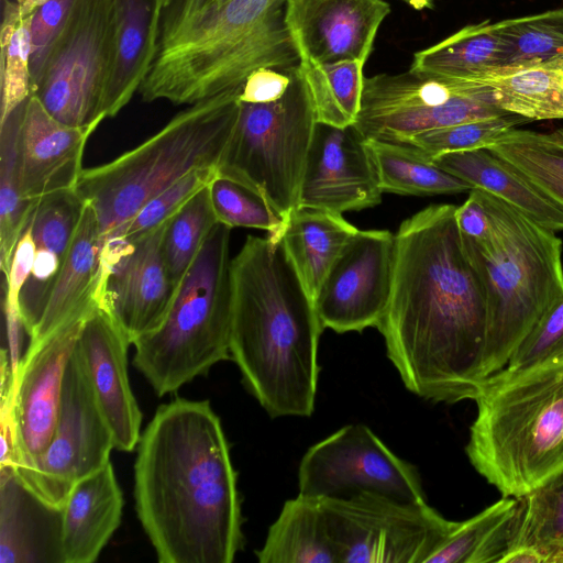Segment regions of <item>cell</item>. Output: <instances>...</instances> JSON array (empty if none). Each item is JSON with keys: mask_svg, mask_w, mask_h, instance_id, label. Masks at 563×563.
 <instances>
[{"mask_svg": "<svg viewBox=\"0 0 563 563\" xmlns=\"http://www.w3.org/2000/svg\"><path fill=\"white\" fill-rule=\"evenodd\" d=\"M36 245L27 224L14 250L9 273L4 278V306L20 310V295L31 275Z\"/></svg>", "mask_w": 563, "mask_h": 563, "instance_id": "46", "label": "cell"}, {"mask_svg": "<svg viewBox=\"0 0 563 563\" xmlns=\"http://www.w3.org/2000/svg\"><path fill=\"white\" fill-rule=\"evenodd\" d=\"M506 44L498 22L470 24L413 55L409 70L417 74L471 80L501 67Z\"/></svg>", "mask_w": 563, "mask_h": 563, "instance_id": "30", "label": "cell"}, {"mask_svg": "<svg viewBox=\"0 0 563 563\" xmlns=\"http://www.w3.org/2000/svg\"><path fill=\"white\" fill-rule=\"evenodd\" d=\"M112 433L100 411L77 343L66 364L52 439L21 484L49 507L62 509L71 488L110 462Z\"/></svg>", "mask_w": 563, "mask_h": 563, "instance_id": "13", "label": "cell"}, {"mask_svg": "<svg viewBox=\"0 0 563 563\" xmlns=\"http://www.w3.org/2000/svg\"><path fill=\"white\" fill-rule=\"evenodd\" d=\"M525 508L511 548H563V468L523 496Z\"/></svg>", "mask_w": 563, "mask_h": 563, "instance_id": "39", "label": "cell"}, {"mask_svg": "<svg viewBox=\"0 0 563 563\" xmlns=\"http://www.w3.org/2000/svg\"><path fill=\"white\" fill-rule=\"evenodd\" d=\"M286 1L229 0L161 31L143 101L190 106L241 87L261 67L298 64Z\"/></svg>", "mask_w": 563, "mask_h": 563, "instance_id": "4", "label": "cell"}, {"mask_svg": "<svg viewBox=\"0 0 563 563\" xmlns=\"http://www.w3.org/2000/svg\"><path fill=\"white\" fill-rule=\"evenodd\" d=\"M240 88L188 106L134 148L82 169L76 190L95 210L101 241L188 173L218 167L236 121Z\"/></svg>", "mask_w": 563, "mask_h": 563, "instance_id": "8", "label": "cell"}, {"mask_svg": "<svg viewBox=\"0 0 563 563\" xmlns=\"http://www.w3.org/2000/svg\"><path fill=\"white\" fill-rule=\"evenodd\" d=\"M255 554L261 563H339L320 498L286 500Z\"/></svg>", "mask_w": 563, "mask_h": 563, "instance_id": "29", "label": "cell"}, {"mask_svg": "<svg viewBox=\"0 0 563 563\" xmlns=\"http://www.w3.org/2000/svg\"><path fill=\"white\" fill-rule=\"evenodd\" d=\"M299 65L317 122L340 128L353 125L362 106L365 64L357 60H300Z\"/></svg>", "mask_w": 563, "mask_h": 563, "instance_id": "33", "label": "cell"}, {"mask_svg": "<svg viewBox=\"0 0 563 563\" xmlns=\"http://www.w3.org/2000/svg\"><path fill=\"white\" fill-rule=\"evenodd\" d=\"M432 161L473 188L503 199L544 228L554 232L563 230V209L487 148L448 153Z\"/></svg>", "mask_w": 563, "mask_h": 563, "instance_id": "26", "label": "cell"}, {"mask_svg": "<svg viewBox=\"0 0 563 563\" xmlns=\"http://www.w3.org/2000/svg\"><path fill=\"white\" fill-rule=\"evenodd\" d=\"M172 1L173 0H157L158 7L161 10V14H162L163 10H165L170 4Z\"/></svg>", "mask_w": 563, "mask_h": 563, "instance_id": "51", "label": "cell"}, {"mask_svg": "<svg viewBox=\"0 0 563 563\" xmlns=\"http://www.w3.org/2000/svg\"><path fill=\"white\" fill-rule=\"evenodd\" d=\"M417 11L433 9L435 0H399Z\"/></svg>", "mask_w": 563, "mask_h": 563, "instance_id": "49", "label": "cell"}, {"mask_svg": "<svg viewBox=\"0 0 563 563\" xmlns=\"http://www.w3.org/2000/svg\"><path fill=\"white\" fill-rule=\"evenodd\" d=\"M521 497H504L464 521H455L426 563H472L494 529L519 506Z\"/></svg>", "mask_w": 563, "mask_h": 563, "instance_id": "43", "label": "cell"}, {"mask_svg": "<svg viewBox=\"0 0 563 563\" xmlns=\"http://www.w3.org/2000/svg\"><path fill=\"white\" fill-rule=\"evenodd\" d=\"M15 0H2L0 124L31 95V21Z\"/></svg>", "mask_w": 563, "mask_h": 563, "instance_id": "35", "label": "cell"}, {"mask_svg": "<svg viewBox=\"0 0 563 563\" xmlns=\"http://www.w3.org/2000/svg\"><path fill=\"white\" fill-rule=\"evenodd\" d=\"M229 0H173L161 14L159 32L207 10L218 8Z\"/></svg>", "mask_w": 563, "mask_h": 563, "instance_id": "48", "label": "cell"}, {"mask_svg": "<svg viewBox=\"0 0 563 563\" xmlns=\"http://www.w3.org/2000/svg\"><path fill=\"white\" fill-rule=\"evenodd\" d=\"M504 114L478 82L408 69L364 78L354 125L367 140L406 144L423 131Z\"/></svg>", "mask_w": 563, "mask_h": 563, "instance_id": "11", "label": "cell"}, {"mask_svg": "<svg viewBox=\"0 0 563 563\" xmlns=\"http://www.w3.org/2000/svg\"><path fill=\"white\" fill-rule=\"evenodd\" d=\"M115 52L101 113L115 117L139 92L155 58L161 10L157 0H112Z\"/></svg>", "mask_w": 563, "mask_h": 563, "instance_id": "25", "label": "cell"}, {"mask_svg": "<svg viewBox=\"0 0 563 563\" xmlns=\"http://www.w3.org/2000/svg\"><path fill=\"white\" fill-rule=\"evenodd\" d=\"M465 448L504 497H523L563 468V357L486 377Z\"/></svg>", "mask_w": 563, "mask_h": 563, "instance_id": "5", "label": "cell"}, {"mask_svg": "<svg viewBox=\"0 0 563 563\" xmlns=\"http://www.w3.org/2000/svg\"><path fill=\"white\" fill-rule=\"evenodd\" d=\"M395 234L358 230L327 274L314 308L323 330L362 332L380 323L391 294Z\"/></svg>", "mask_w": 563, "mask_h": 563, "instance_id": "16", "label": "cell"}, {"mask_svg": "<svg viewBox=\"0 0 563 563\" xmlns=\"http://www.w3.org/2000/svg\"><path fill=\"white\" fill-rule=\"evenodd\" d=\"M382 194L367 140L355 125L317 122L301 177L298 207L336 213L372 208Z\"/></svg>", "mask_w": 563, "mask_h": 563, "instance_id": "18", "label": "cell"}, {"mask_svg": "<svg viewBox=\"0 0 563 563\" xmlns=\"http://www.w3.org/2000/svg\"><path fill=\"white\" fill-rule=\"evenodd\" d=\"M15 1H18L19 3H21L23 0H15Z\"/></svg>", "mask_w": 563, "mask_h": 563, "instance_id": "52", "label": "cell"}, {"mask_svg": "<svg viewBox=\"0 0 563 563\" xmlns=\"http://www.w3.org/2000/svg\"><path fill=\"white\" fill-rule=\"evenodd\" d=\"M45 1L47 0H23L20 3V8L24 14H33L36 8H38Z\"/></svg>", "mask_w": 563, "mask_h": 563, "instance_id": "50", "label": "cell"}, {"mask_svg": "<svg viewBox=\"0 0 563 563\" xmlns=\"http://www.w3.org/2000/svg\"><path fill=\"white\" fill-rule=\"evenodd\" d=\"M485 148L563 209V129L537 132L514 128Z\"/></svg>", "mask_w": 563, "mask_h": 563, "instance_id": "32", "label": "cell"}, {"mask_svg": "<svg viewBox=\"0 0 563 563\" xmlns=\"http://www.w3.org/2000/svg\"><path fill=\"white\" fill-rule=\"evenodd\" d=\"M98 126L65 124L31 93L20 104L18 157L23 197L36 202L48 194L76 188L87 141Z\"/></svg>", "mask_w": 563, "mask_h": 563, "instance_id": "20", "label": "cell"}, {"mask_svg": "<svg viewBox=\"0 0 563 563\" xmlns=\"http://www.w3.org/2000/svg\"><path fill=\"white\" fill-rule=\"evenodd\" d=\"M218 176V167L195 169L147 201L128 222L106 239L132 241L173 218L196 194Z\"/></svg>", "mask_w": 563, "mask_h": 563, "instance_id": "41", "label": "cell"}, {"mask_svg": "<svg viewBox=\"0 0 563 563\" xmlns=\"http://www.w3.org/2000/svg\"><path fill=\"white\" fill-rule=\"evenodd\" d=\"M76 0H47L32 15L31 21V91L62 34Z\"/></svg>", "mask_w": 563, "mask_h": 563, "instance_id": "45", "label": "cell"}, {"mask_svg": "<svg viewBox=\"0 0 563 563\" xmlns=\"http://www.w3.org/2000/svg\"><path fill=\"white\" fill-rule=\"evenodd\" d=\"M114 52L112 0H76L31 93L65 124H100Z\"/></svg>", "mask_w": 563, "mask_h": 563, "instance_id": "10", "label": "cell"}, {"mask_svg": "<svg viewBox=\"0 0 563 563\" xmlns=\"http://www.w3.org/2000/svg\"><path fill=\"white\" fill-rule=\"evenodd\" d=\"M390 13L385 0H287L286 27L300 60L366 63Z\"/></svg>", "mask_w": 563, "mask_h": 563, "instance_id": "19", "label": "cell"}, {"mask_svg": "<svg viewBox=\"0 0 563 563\" xmlns=\"http://www.w3.org/2000/svg\"><path fill=\"white\" fill-rule=\"evenodd\" d=\"M555 357H563V296L521 342L504 368L521 369Z\"/></svg>", "mask_w": 563, "mask_h": 563, "instance_id": "44", "label": "cell"}, {"mask_svg": "<svg viewBox=\"0 0 563 563\" xmlns=\"http://www.w3.org/2000/svg\"><path fill=\"white\" fill-rule=\"evenodd\" d=\"M455 209L431 205L398 228L391 294L377 327L406 388L445 404L474 399L487 329L484 282Z\"/></svg>", "mask_w": 563, "mask_h": 563, "instance_id": "1", "label": "cell"}, {"mask_svg": "<svg viewBox=\"0 0 563 563\" xmlns=\"http://www.w3.org/2000/svg\"><path fill=\"white\" fill-rule=\"evenodd\" d=\"M231 360L272 418L310 417L323 331L283 244L249 235L231 262Z\"/></svg>", "mask_w": 563, "mask_h": 563, "instance_id": "3", "label": "cell"}, {"mask_svg": "<svg viewBox=\"0 0 563 563\" xmlns=\"http://www.w3.org/2000/svg\"><path fill=\"white\" fill-rule=\"evenodd\" d=\"M101 247L95 210L85 201L81 218L29 345L41 342L70 322L87 318L97 308Z\"/></svg>", "mask_w": 563, "mask_h": 563, "instance_id": "22", "label": "cell"}, {"mask_svg": "<svg viewBox=\"0 0 563 563\" xmlns=\"http://www.w3.org/2000/svg\"><path fill=\"white\" fill-rule=\"evenodd\" d=\"M320 501L339 563H426L455 523L428 503L371 492Z\"/></svg>", "mask_w": 563, "mask_h": 563, "instance_id": "12", "label": "cell"}, {"mask_svg": "<svg viewBox=\"0 0 563 563\" xmlns=\"http://www.w3.org/2000/svg\"><path fill=\"white\" fill-rule=\"evenodd\" d=\"M561 60H562V63H563V57H561Z\"/></svg>", "mask_w": 563, "mask_h": 563, "instance_id": "53", "label": "cell"}, {"mask_svg": "<svg viewBox=\"0 0 563 563\" xmlns=\"http://www.w3.org/2000/svg\"><path fill=\"white\" fill-rule=\"evenodd\" d=\"M169 220L132 241H102L97 305L131 344L163 323L176 291L163 253Z\"/></svg>", "mask_w": 563, "mask_h": 563, "instance_id": "15", "label": "cell"}, {"mask_svg": "<svg viewBox=\"0 0 563 563\" xmlns=\"http://www.w3.org/2000/svg\"><path fill=\"white\" fill-rule=\"evenodd\" d=\"M467 81L487 88L490 102L528 121L563 119L561 58L533 65L501 66Z\"/></svg>", "mask_w": 563, "mask_h": 563, "instance_id": "28", "label": "cell"}, {"mask_svg": "<svg viewBox=\"0 0 563 563\" xmlns=\"http://www.w3.org/2000/svg\"><path fill=\"white\" fill-rule=\"evenodd\" d=\"M506 44L503 66L548 63L563 57V9L498 22Z\"/></svg>", "mask_w": 563, "mask_h": 563, "instance_id": "36", "label": "cell"}, {"mask_svg": "<svg viewBox=\"0 0 563 563\" xmlns=\"http://www.w3.org/2000/svg\"><path fill=\"white\" fill-rule=\"evenodd\" d=\"M19 126L20 106L0 124V268L4 277L36 205L22 195Z\"/></svg>", "mask_w": 563, "mask_h": 563, "instance_id": "34", "label": "cell"}, {"mask_svg": "<svg viewBox=\"0 0 563 563\" xmlns=\"http://www.w3.org/2000/svg\"><path fill=\"white\" fill-rule=\"evenodd\" d=\"M131 345L101 308L86 318L77 347L82 356L100 411L112 433L114 449L131 452L141 437L142 412L128 375Z\"/></svg>", "mask_w": 563, "mask_h": 563, "instance_id": "21", "label": "cell"}, {"mask_svg": "<svg viewBox=\"0 0 563 563\" xmlns=\"http://www.w3.org/2000/svg\"><path fill=\"white\" fill-rule=\"evenodd\" d=\"M0 563H63L62 509L34 496L21 484L13 467H0Z\"/></svg>", "mask_w": 563, "mask_h": 563, "instance_id": "24", "label": "cell"}, {"mask_svg": "<svg viewBox=\"0 0 563 563\" xmlns=\"http://www.w3.org/2000/svg\"><path fill=\"white\" fill-rule=\"evenodd\" d=\"M137 518L161 563H231L243 548L238 474L209 400L175 398L141 433Z\"/></svg>", "mask_w": 563, "mask_h": 563, "instance_id": "2", "label": "cell"}, {"mask_svg": "<svg viewBox=\"0 0 563 563\" xmlns=\"http://www.w3.org/2000/svg\"><path fill=\"white\" fill-rule=\"evenodd\" d=\"M455 219L464 239L473 243H481L488 239L490 222L478 189H472L467 199L456 207Z\"/></svg>", "mask_w": 563, "mask_h": 563, "instance_id": "47", "label": "cell"}, {"mask_svg": "<svg viewBox=\"0 0 563 563\" xmlns=\"http://www.w3.org/2000/svg\"><path fill=\"white\" fill-rule=\"evenodd\" d=\"M86 318L27 345L13 372V470L25 476L45 452L57 422L68 358Z\"/></svg>", "mask_w": 563, "mask_h": 563, "instance_id": "17", "label": "cell"}, {"mask_svg": "<svg viewBox=\"0 0 563 563\" xmlns=\"http://www.w3.org/2000/svg\"><path fill=\"white\" fill-rule=\"evenodd\" d=\"M527 121L520 115L508 113L423 131L413 135L406 144L433 159L448 153L486 147Z\"/></svg>", "mask_w": 563, "mask_h": 563, "instance_id": "40", "label": "cell"}, {"mask_svg": "<svg viewBox=\"0 0 563 563\" xmlns=\"http://www.w3.org/2000/svg\"><path fill=\"white\" fill-rule=\"evenodd\" d=\"M231 228L218 222L178 284L163 323L132 345L133 364L158 396L231 360Z\"/></svg>", "mask_w": 563, "mask_h": 563, "instance_id": "9", "label": "cell"}, {"mask_svg": "<svg viewBox=\"0 0 563 563\" xmlns=\"http://www.w3.org/2000/svg\"><path fill=\"white\" fill-rule=\"evenodd\" d=\"M123 494L111 462L80 479L62 508L63 563H92L120 526Z\"/></svg>", "mask_w": 563, "mask_h": 563, "instance_id": "23", "label": "cell"}, {"mask_svg": "<svg viewBox=\"0 0 563 563\" xmlns=\"http://www.w3.org/2000/svg\"><path fill=\"white\" fill-rule=\"evenodd\" d=\"M217 223L209 186L196 194L169 220L164 234L163 253L176 288Z\"/></svg>", "mask_w": 563, "mask_h": 563, "instance_id": "37", "label": "cell"}, {"mask_svg": "<svg viewBox=\"0 0 563 563\" xmlns=\"http://www.w3.org/2000/svg\"><path fill=\"white\" fill-rule=\"evenodd\" d=\"M218 222L229 228H253L268 232L273 244L280 242L285 219L256 191L231 179L217 176L209 185Z\"/></svg>", "mask_w": 563, "mask_h": 563, "instance_id": "38", "label": "cell"}, {"mask_svg": "<svg viewBox=\"0 0 563 563\" xmlns=\"http://www.w3.org/2000/svg\"><path fill=\"white\" fill-rule=\"evenodd\" d=\"M234 128L218 176L261 195L286 221L299 188L317 124L299 63L254 70L242 84Z\"/></svg>", "mask_w": 563, "mask_h": 563, "instance_id": "7", "label": "cell"}, {"mask_svg": "<svg viewBox=\"0 0 563 563\" xmlns=\"http://www.w3.org/2000/svg\"><path fill=\"white\" fill-rule=\"evenodd\" d=\"M478 190L488 212L490 233L481 243L463 239L486 290L484 380L508 364L521 342L563 296V243L554 231L490 192Z\"/></svg>", "mask_w": 563, "mask_h": 563, "instance_id": "6", "label": "cell"}, {"mask_svg": "<svg viewBox=\"0 0 563 563\" xmlns=\"http://www.w3.org/2000/svg\"><path fill=\"white\" fill-rule=\"evenodd\" d=\"M367 144L383 192L430 196L470 192L474 189L409 144L379 140H367Z\"/></svg>", "mask_w": 563, "mask_h": 563, "instance_id": "31", "label": "cell"}, {"mask_svg": "<svg viewBox=\"0 0 563 563\" xmlns=\"http://www.w3.org/2000/svg\"><path fill=\"white\" fill-rule=\"evenodd\" d=\"M85 208L76 188L58 190L36 201L29 225L37 249L65 257Z\"/></svg>", "mask_w": 563, "mask_h": 563, "instance_id": "42", "label": "cell"}, {"mask_svg": "<svg viewBox=\"0 0 563 563\" xmlns=\"http://www.w3.org/2000/svg\"><path fill=\"white\" fill-rule=\"evenodd\" d=\"M358 231L341 213L298 207L280 243L313 305L330 268Z\"/></svg>", "mask_w": 563, "mask_h": 563, "instance_id": "27", "label": "cell"}, {"mask_svg": "<svg viewBox=\"0 0 563 563\" xmlns=\"http://www.w3.org/2000/svg\"><path fill=\"white\" fill-rule=\"evenodd\" d=\"M299 494L347 498L371 492L426 504L417 467L397 456L365 424H347L310 446L298 470Z\"/></svg>", "mask_w": 563, "mask_h": 563, "instance_id": "14", "label": "cell"}]
</instances>
